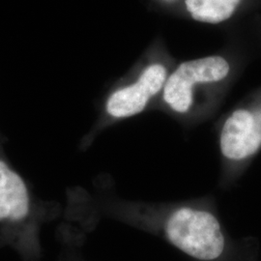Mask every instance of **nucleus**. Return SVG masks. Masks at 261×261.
<instances>
[{
	"label": "nucleus",
	"instance_id": "nucleus-1",
	"mask_svg": "<svg viewBox=\"0 0 261 261\" xmlns=\"http://www.w3.org/2000/svg\"><path fill=\"white\" fill-rule=\"evenodd\" d=\"M168 242L199 261H220L226 252V240L214 215L193 207H181L164 224Z\"/></svg>",
	"mask_w": 261,
	"mask_h": 261
},
{
	"label": "nucleus",
	"instance_id": "nucleus-2",
	"mask_svg": "<svg viewBox=\"0 0 261 261\" xmlns=\"http://www.w3.org/2000/svg\"><path fill=\"white\" fill-rule=\"evenodd\" d=\"M229 71L227 60L221 56L183 62L167 79L163 89L164 102L172 112L186 114L195 105L196 89L224 81Z\"/></svg>",
	"mask_w": 261,
	"mask_h": 261
},
{
	"label": "nucleus",
	"instance_id": "nucleus-3",
	"mask_svg": "<svg viewBox=\"0 0 261 261\" xmlns=\"http://www.w3.org/2000/svg\"><path fill=\"white\" fill-rule=\"evenodd\" d=\"M168 76V70L163 64L147 66L136 82L118 87L109 95L105 103L106 115L118 120L139 114L164 89Z\"/></svg>",
	"mask_w": 261,
	"mask_h": 261
},
{
	"label": "nucleus",
	"instance_id": "nucleus-4",
	"mask_svg": "<svg viewBox=\"0 0 261 261\" xmlns=\"http://www.w3.org/2000/svg\"><path fill=\"white\" fill-rule=\"evenodd\" d=\"M31 214V196L28 185L17 171L0 158V225L8 233H19L18 250L24 252L22 228L29 222Z\"/></svg>",
	"mask_w": 261,
	"mask_h": 261
},
{
	"label": "nucleus",
	"instance_id": "nucleus-5",
	"mask_svg": "<svg viewBox=\"0 0 261 261\" xmlns=\"http://www.w3.org/2000/svg\"><path fill=\"white\" fill-rule=\"evenodd\" d=\"M220 147L229 162H243L252 158L261 148V106L239 109L232 112L223 125Z\"/></svg>",
	"mask_w": 261,
	"mask_h": 261
},
{
	"label": "nucleus",
	"instance_id": "nucleus-6",
	"mask_svg": "<svg viewBox=\"0 0 261 261\" xmlns=\"http://www.w3.org/2000/svg\"><path fill=\"white\" fill-rule=\"evenodd\" d=\"M241 0H185L193 19L206 23H219L229 19Z\"/></svg>",
	"mask_w": 261,
	"mask_h": 261
}]
</instances>
